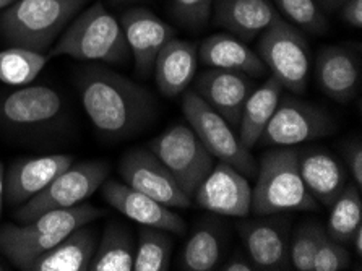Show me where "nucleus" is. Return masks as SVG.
<instances>
[{"label":"nucleus","mask_w":362,"mask_h":271,"mask_svg":"<svg viewBox=\"0 0 362 271\" xmlns=\"http://www.w3.org/2000/svg\"><path fill=\"white\" fill-rule=\"evenodd\" d=\"M70 164H74V158L69 154H49L13 163L5 179V197L8 203H26L46 189Z\"/></svg>","instance_id":"obj_17"},{"label":"nucleus","mask_w":362,"mask_h":271,"mask_svg":"<svg viewBox=\"0 0 362 271\" xmlns=\"http://www.w3.org/2000/svg\"><path fill=\"white\" fill-rule=\"evenodd\" d=\"M120 2H127V0H120Z\"/></svg>","instance_id":"obj_42"},{"label":"nucleus","mask_w":362,"mask_h":271,"mask_svg":"<svg viewBox=\"0 0 362 271\" xmlns=\"http://www.w3.org/2000/svg\"><path fill=\"white\" fill-rule=\"evenodd\" d=\"M125 41L135 60V71L150 76L155 69L158 54L175 38L174 28L146 8H130L120 16Z\"/></svg>","instance_id":"obj_12"},{"label":"nucleus","mask_w":362,"mask_h":271,"mask_svg":"<svg viewBox=\"0 0 362 271\" xmlns=\"http://www.w3.org/2000/svg\"><path fill=\"white\" fill-rule=\"evenodd\" d=\"M150 151L166 166L180 189L194 198L203 179L215 166V156L203 146L190 125L174 124L150 143Z\"/></svg>","instance_id":"obj_6"},{"label":"nucleus","mask_w":362,"mask_h":271,"mask_svg":"<svg viewBox=\"0 0 362 271\" xmlns=\"http://www.w3.org/2000/svg\"><path fill=\"white\" fill-rule=\"evenodd\" d=\"M254 91V83L240 71L211 69L197 76L195 93L226 122L238 129L243 108Z\"/></svg>","instance_id":"obj_15"},{"label":"nucleus","mask_w":362,"mask_h":271,"mask_svg":"<svg viewBox=\"0 0 362 271\" xmlns=\"http://www.w3.org/2000/svg\"><path fill=\"white\" fill-rule=\"evenodd\" d=\"M4 197H5V175H4V164L0 161V214L4 209Z\"/></svg>","instance_id":"obj_39"},{"label":"nucleus","mask_w":362,"mask_h":271,"mask_svg":"<svg viewBox=\"0 0 362 271\" xmlns=\"http://www.w3.org/2000/svg\"><path fill=\"white\" fill-rule=\"evenodd\" d=\"M344 2H346V0H317L319 7L323 10H328V12H333V10L339 8Z\"/></svg>","instance_id":"obj_37"},{"label":"nucleus","mask_w":362,"mask_h":271,"mask_svg":"<svg viewBox=\"0 0 362 271\" xmlns=\"http://www.w3.org/2000/svg\"><path fill=\"white\" fill-rule=\"evenodd\" d=\"M221 270L223 271H254L257 268L254 267V263H252L250 260L234 257V258L229 260L228 263H224Z\"/></svg>","instance_id":"obj_36"},{"label":"nucleus","mask_w":362,"mask_h":271,"mask_svg":"<svg viewBox=\"0 0 362 271\" xmlns=\"http://www.w3.org/2000/svg\"><path fill=\"white\" fill-rule=\"evenodd\" d=\"M15 2V0H0V10H4L5 7H8L10 4Z\"/></svg>","instance_id":"obj_40"},{"label":"nucleus","mask_w":362,"mask_h":271,"mask_svg":"<svg viewBox=\"0 0 362 271\" xmlns=\"http://www.w3.org/2000/svg\"><path fill=\"white\" fill-rule=\"evenodd\" d=\"M278 12H281L289 23L300 28L310 35H322L328 30L323 10L317 0H273Z\"/></svg>","instance_id":"obj_30"},{"label":"nucleus","mask_w":362,"mask_h":271,"mask_svg":"<svg viewBox=\"0 0 362 271\" xmlns=\"http://www.w3.org/2000/svg\"><path fill=\"white\" fill-rule=\"evenodd\" d=\"M49 60L46 54L25 47H10L0 52V81L5 85H28L41 74Z\"/></svg>","instance_id":"obj_28"},{"label":"nucleus","mask_w":362,"mask_h":271,"mask_svg":"<svg viewBox=\"0 0 362 271\" xmlns=\"http://www.w3.org/2000/svg\"><path fill=\"white\" fill-rule=\"evenodd\" d=\"M257 54L283 88L294 95H304L310 75V49L298 26L279 15L262 33Z\"/></svg>","instance_id":"obj_5"},{"label":"nucleus","mask_w":362,"mask_h":271,"mask_svg":"<svg viewBox=\"0 0 362 271\" xmlns=\"http://www.w3.org/2000/svg\"><path fill=\"white\" fill-rule=\"evenodd\" d=\"M299 169L307 192L328 207L346 185V171L330 153L322 149H305L299 153Z\"/></svg>","instance_id":"obj_22"},{"label":"nucleus","mask_w":362,"mask_h":271,"mask_svg":"<svg viewBox=\"0 0 362 271\" xmlns=\"http://www.w3.org/2000/svg\"><path fill=\"white\" fill-rule=\"evenodd\" d=\"M341 16L349 26H362V0H346L341 5Z\"/></svg>","instance_id":"obj_35"},{"label":"nucleus","mask_w":362,"mask_h":271,"mask_svg":"<svg viewBox=\"0 0 362 271\" xmlns=\"http://www.w3.org/2000/svg\"><path fill=\"white\" fill-rule=\"evenodd\" d=\"M194 198L200 208L223 217L245 218L252 212L249 180L243 173L223 161L215 163Z\"/></svg>","instance_id":"obj_11"},{"label":"nucleus","mask_w":362,"mask_h":271,"mask_svg":"<svg viewBox=\"0 0 362 271\" xmlns=\"http://www.w3.org/2000/svg\"><path fill=\"white\" fill-rule=\"evenodd\" d=\"M257 270H289V223L283 218L247 219L238 226Z\"/></svg>","instance_id":"obj_13"},{"label":"nucleus","mask_w":362,"mask_h":271,"mask_svg":"<svg viewBox=\"0 0 362 271\" xmlns=\"http://www.w3.org/2000/svg\"><path fill=\"white\" fill-rule=\"evenodd\" d=\"M349 262L351 255L341 242L332 239L327 231L323 232L314 258V271H339L348 268Z\"/></svg>","instance_id":"obj_33"},{"label":"nucleus","mask_w":362,"mask_h":271,"mask_svg":"<svg viewBox=\"0 0 362 271\" xmlns=\"http://www.w3.org/2000/svg\"><path fill=\"white\" fill-rule=\"evenodd\" d=\"M346 164L349 173L353 175L354 184L359 187L362 185V145L359 140L351 142L346 148Z\"/></svg>","instance_id":"obj_34"},{"label":"nucleus","mask_w":362,"mask_h":271,"mask_svg":"<svg viewBox=\"0 0 362 271\" xmlns=\"http://www.w3.org/2000/svg\"><path fill=\"white\" fill-rule=\"evenodd\" d=\"M199 67V49L195 44L173 38L155 60V80L164 96L175 98L189 90Z\"/></svg>","instance_id":"obj_19"},{"label":"nucleus","mask_w":362,"mask_h":271,"mask_svg":"<svg viewBox=\"0 0 362 271\" xmlns=\"http://www.w3.org/2000/svg\"><path fill=\"white\" fill-rule=\"evenodd\" d=\"M211 13L215 25L245 42L262 35L279 16L272 0H215Z\"/></svg>","instance_id":"obj_18"},{"label":"nucleus","mask_w":362,"mask_h":271,"mask_svg":"<svg viewBox=\"0 0 362 271\" xmlns=\"http://www.w3.org/2000/svg\"><path fill=\"white\" fill-rule=\"evenodd\" d=\"M96 246L95 228L83 224L37 258L30 271H85L90 268Z\"/></svg>","instance_id":"obj_23"},{"label":"nucleus","mask_w":362,"mask_h":271,"mask_svg":"<svg viewBox=\"0 0 362 271\" xmlns=\"http://www.w3.org/2000/svg\"><path fill=\"white\" fill-rule=\"evenodd\" d=\"M90 0H15L0 15L5 41L46 54Z\"/></svg>","instance_id":"obj_3"},{"label":"nucleus","mask_w":362,"mask_h":271,"mask_svg":"<svg viewBox=\"0 0 362 271\" xmlns=\"http://www.w3.org/2000/svg\"><path fill=\"white\" fill-rule=\"evenodd\" d=\"M109 164L104 161L70 164L46 189L16 209V221L30 223L46 212L83 203L88 197L101 189L103 182L109 177Z\"/></svg>","instance_id":"obj_8"},{"label":"nucleus","mask_w":362,"mask_h":271,"mask_svg":"<svg viewBox=\"0 0 362 271\" xmlns=\"http://www.w3.org/2000/svg\"><path fill=\"white\" fill-rule=\"evenodd\" d=\"M182 113L190 129L200 138L208 151L219 161L228 163L247 177H255L259 166L252 158L234 129L213 110L195 91L185 90L182 98Z\"/></svg>","instance_id":"obj_7"},{"label":"nucleus","mask_w":362,"mask_h":271,"mask_svg":"<svg viewBox=\"0 0 362 271\" xmlns=\"http://www.w3.org/2000/svg\"><path fill=\"white\" fill-rule=\"evenodd\" d=\"M173 253V241L163 229L144 228L139 232L135 247L134 271H166Z\"/></svg>","instance_id":"obj_29"},{"label":"nucleus","mask_w":362,"mask_h":271,"mask_svg":"<svg viewBox=\"0 0 362 271\" xmlns=\"http://www.w3.org/2000/svg\"><path fill=\"white\" fill-rule=\"evenodd\" d=\"M315 79L320 90L338 103H348L361 86V64L354 49L325 46L317 54Z\"/></svg>","instance_id":"obj_16"},{"label":"nucleus","mask_w":362,"mask_h":271,"mask_svg":"<svg viewBox=\"0 0 362 271\" xmlns=\"http://www.w3.org/2000/svg\"><path fill=\"white\" fill-rule=\"evenodd\" d=\"M317 200L307 192L299 169V151L279 146L263 154L252 189V212L273 217L288 212H314Z\"/></svg>","instance_id":"obj_2"},{"label":"nucleus","mask_w":362,"mask_h":271,"mask_svg":"<svg viewBox=\"0 0 362 271\" xmlns=\"http://www.w3.org/2000/svg\"><path fill=\"white\" fill-rule=\"evenodd\" d=\"M334 129L337 125L325 109L284 95L259 142L268 146H294L330 135Z\"/></svg>","instance_id":"obj_9"},{"label":"nucleus","mask_w":362,"mask_h":271,"mask_svg":"<svg viewBox=\"0 0 362 271\" xmlns=\"http://www.w3.org/2000/svg\"><path fill=\"white\" fill-rule=\"evenodd\" d=\"M281 93V83L270 76L262 86L254 88L247 98L238 127L239 140L247 149H252L259 143L263 130L275 113Z\"/></svg>","instance_id":"obj_24"},{"label":"nucleus","mask_w":362,"mask_h":271,"mask_svg":"<svg viewBox=\"0 0 362 271\" xmlns=\"http://www.w3.org/2000/svg\"><path fill=\"white\" fill-rule=\"evenodd\" d=\"M215 0H171V12L189 30H202L211 16Z\"/></svg>","instance_id":"obj_32"},{"label":"nucleus","mask_w":362,"mask_h":271,"mask_svg":"<svg viewBox=\"0 0 362 271\" xmlns=\"http://www.w3.org/2000/svg\"><path fill=\"white\" fill-rule=\"evenodd\" d=\"M119 173L124 184L155 198L169 208H189L192 198L150 149L135 148L120 159Z\"/></svg>","instance_id":"obj_10"},{"label":"nucleus","mask_w":362,"mask_h":271,"mask_svg":"<svg viewBox=\"0 0 362 271\" xmlns=\"http://www.w3.org/2000/svg\"><path fill=\"white\" fill-rule=\"evenodd\" d=\"M199 60L211 69L240 71L247 76H263L268 71L254 49L226 33L206 38L199 47Z\"/></svg>","instance_id":"obj_20"},{"label":"nucleus","mask_w":362,"mask_h":271,"mask_svg":"<svg viewBox=\"0 0 362 271\" xmlns=\"http://www.w3.org/2000/svg\"><path fill=\"white\" fill-rule=\"evenodd\" d=\"M358 185H344L343 192L334 200L328 219L327 234L332 239L341 242H349L356 229L362 224V198Z\"/></svg>","instance_id":"obj_26"},{"label":"nucleus","mask_w":362,"mask_h":271,"mask_svg":"<svg viewBox=\"0 0 362 271\" xmlns=\"http://www.w3.org/2000/svg\"><path fill=\"white\" fill-rule=\"evenodd\" d=\"M135 242L122 224H109L98 241L90 263L91 271H134Z\"/></svg>","instance_id":"obj_25"},{"label":"nucleus","mask_w":362,"mask_h":271,"mask_svg":"<svg viewBox=\"0 0 362 271\" xmlns=\"http://www.w3.org/2000/svg\"><path fill=\"white\" fill-rule=\"evenodd\" d=\"M101 187L103 198L106 203L141 226L169 231L174 234H182L187 228L184 219L175 214L171 208L145 193L132 189L124 182L106 179Z\"/></svg>","instance_id":"obj_14"},{"label":"nucleus","mask_w":362,"mask_h":271,"mask_svg":"<svg viewBox=\"0 0 362 271\" xmlns=\"http://www.w3.org/2000/svg\"><path fill=\"white\" fill-rule=\"evenodd\" d=\"M325 229L317 223H305L289 239L291 267L298 271H314V258Z\"/></svg>","instance_id":"obj_31"},{"label":"nucleus","mask_w":362,"mask_h":271,"mask_svg":"<svg viewBox=\"0 0 362 271\" xmlns=\"http://www.w3.org/2000/svg\"><path fill=\"white\" fill-rule=\"evenodd\" d=\"M78 88L88 119L107 138L122 140L135 135L155 115L151 93L112 70L86 69Z\"/></svg>","instance_id":"obj_1"},{"label":"nucleus","mask_w":362,"mask_h":271,"mask_svg":"<svg viewBox=\"0 0 362 271\" xmlns=\"http://www.w3.org/2000/svg\"><path fill=\"white\" fill-rule=\"evenodd\" d=\"M223 242L219 231L213 226H203L194 231L184 247L180 265L187 271H211L221 258Z\"/></svg>","instance_id":"obj_27"},{"label":"nucleus","mask_w":362,"mask_h":271,"mask_svg":"<svg viewBox=\"0 0 362 271\" xmlns=\"http://www.w3.org/2000/svg\"><path fill=\"white\" fill-rule=\"evenodd\" d=\"M62 109L59 93L49 86H25L0 104V114L10 124L35 125L57 117Z\"/></svg>","instance_id":"obj_21"},{"label":"nucleus","mask_w":362,"mask_h":271,"mask_svg":"<svg viewBox=\"0 0 362 271\" xmlns=\"http://www.w3.org/2000/svg\"><path fill=\"white\" fill-rule=\"evenodd\" d=\"M351 241H353L354 253H356V255H358V257H361V255H362V224L359 226L358 229H356L353 237H351Z\"/></svg>","instance_id":"obj_38"},{"label":"nucleus","mask_w":362,"mask_h":271,"mask_svg":"<svg viewBox=\"0 0 362 271\" xmlns=\"http://www.w3.org/2000/svg\"><path fill=\"white\" fill-rule=\"evenodd\" d=\"M129 54V44L119 20L101 2H96L70 21L47 57L69 55L78 60L122 64Z\"/></svg>","instance_id":"obj_4"},{"label":"nucleus","mask_w":362,"mask_h":271,"mask_svg":"<svg viewBox=\"0 0 362 271\" xmlns=\"http://www.w3.org/2000/svg\"><path fill=\"white\" fill-rule=\"evenodd\" d=\"M2 270H4V268H2V265H0V271H2Z\"/></svg>","instance_id":"obj_41"}]
</instances>
